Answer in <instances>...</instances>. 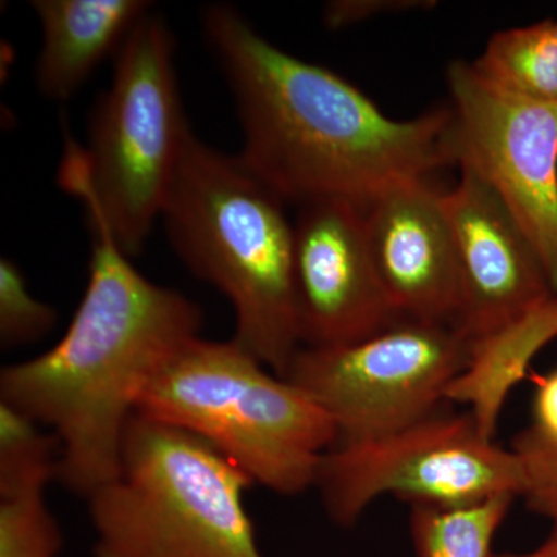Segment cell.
<instances>
[{
    "label": "cell",
    "instance_id": "cell-1",
    "mask_svg": "<svg viewBox=\"0 0 557 557\" xmlns=\"http://www.w3.org/2000/svg\"><path fill=\"white\" fill-rule=\"evenodd\" d=\"M201 24L236 100L239 156L287 203L366 208L395 186L454 166L449 108L391 119L338 73L263 38L234 7H207Z\"/></svg>",
    "mask_w": 557,
    "mask_h": 557
},
{
    "label": "cell",
    "instance_id": "cell-2",
    "mask_svg": "<svg viewBox=\"0 0 557 557\" xmlns=\"http://www.w3.org/2000/svg\"><path fill=\"white\" fill-rule=\"evenodd\" d=\"M89 222V282L64 336L0 372V403L51 429L57 480L86 498L115 478L143 391L203 322L197 304L143 276L100 220Z\"/></svg>",
    "mask_w": 557,
    "mask_h": 557
},
{
    "label": "cell",
    "instance_id": "cell-3",
    "mask_svg": "<svg viewBox=\"0 0 557 557\" xmlns=\"http://www.w3.org/2000/svg\"><path fill=\"white\" fill-rule=\"evenodd\" d=\"M285 205L240 156L193 135L161 212L178 258L233 306V339L282 379L300 348Z\"/></svg>",
    "mask_w": 557,
    "mask_h": 557
},
{
    "label": "cell",
    "instance_id": "cell-4",
    "mask_svg": "<svg viewBox=\"0 0 557 557\" xmlns=\"http://www.w3.org/2000/svg\"><path fill=\"white\" fill-rule=\"evenodd\" d=\"M234 461L186 429L132 416L115 478L89 500L94 557H265Z\"/></svg>",
    "mask_w": 557,
    "mask_h": 557
},
{
    "label": "cell",
    "instance_id": "cell-5",
    "mask_svg": "<svg viewBox=\"0 0 557 557\" xmlns=\"http://www.w3.org/2000/svg\"><path fill=\"white\" fill-rule=\"evenodd\" d=\"M137 412L186 429L281 496L314 486L338 442L325 410L239 343L186 341L157 370Z\"/></svg>",
    "mask_w": 557,
    "mask_h": 557
},
{
    "label": "cell",
    "instance_id": "cell-6",
    "mask_svg": "<svg viewBox=\"0 0 557 557\" xmlns=\"http://www.w3.org/2000/svg\"><path fill=\"white\" fill-rule=\"evenodd\" d=\"M175 39L152 11L113 58L86 148L67 143L60 182L129 258L145 247L193 137L175 72Z\"/></svg>",
    "mask_w": 557,
    "mask_h": 557
},
{
    "label": "cell",
    "instance_id": "cell-7",
    "mask_svg": "<svg viewBox=\"0 0 557 557\" xmlns=\"http://www.w3.org/2000/svg\"><path fill=\"white\" fill-rule=\"evenodd\" d=\"M527 474L512 449L485 438L471 413H434L383 437L336 443L317 482L330 520L348 528L379 497L458 508L522 497Z\"/></svg>",
    "mask_w": 557,
    "mask_h": 557
},
{
    "label": "cell",
    "instance_id": "cell-8",
    "mask_svg": "<svg viewBox=\"0 0 557 557\" xmlns=\"http://www.w3.org/2000/svg\"><path fill=\"white\" fill-rule=\"evenodd\" d=\"M471 351L456 325L398 319L357 343L300 347L284 379L332 418L336 443L362 442L437 413Z\"/></svg>",
    "mask_w": 557,
    "mask_h": 557
},
{
    "label": "cell",
    "instance_id": "cell-9",
    "mask_svg": "<svg viewBox=\"0 0 557 557\" xmlns=\"http://www.w3.org/2000/svg\"><path fill=\"white\" fill-rule=\"evenodd\" d=\"M446 84L454 166L504 201L557 295V104L500 89L463 60L450 62Z\"/></svg>",
    "mask_w": 557,
    "mask_h": 557
},
{
    "label": "cell",
    "instance_id": "cell-10",
    "mask_svg": "<svg viewBox=\"0 0 557 557\" xmlns=\"http://www.w3.org/2000/svg\"><path fill=\"white\" fill-rule=\"evenodd\" d=\"M293 273L300 347H336L398 321L366 239L364 208L344 200L300 205Z\"/></svg>",
    "mask_w": 557,
    "mask_h": 557
},
{
    "label": "cell",
    "instance_id": "cell-11",
    "mask_svg": "<svg viewBox=\"0 0 557 557\" xmlns=\"http://www.w3.org/2000/svg\"><path fill=\"white\" fill-rule=\"evenodd\" d=\"M461 309L456 327L472 344L556 298L536 248L490 186L467 170L445 193Z\"/></svg>",
    "mask_w": 557,
    "mask_h": 557
},
{
    "label": "cell",
    "instance_id": "cell-12",
    "mask_svg": "<svg viewBox=\"0 0 557 557\" xmlns=\"http://www.w3.org/2000/svg\"><path fill=\"white\" fill-rule=\"evenodd\" d=\"M364 228L398 318L457 325L460 270L445 193L429 180L395 186L364 208Z\"/></svg>",
    "mask_w": 557,
    "mask_h": 557
},
{
    "label": "cell",
    "instance_id": "cell-13",
    "mask_svg": "<svg viewBox=\"0 0 557 557\" xmlns=\"http://www.w3.org/2000/svg\"><path fill=\"white\" fill-rule=\"evenodd\" d=\"M60 442L0 403V557H60L62 534L47 504Z\"/></svg>",
    "mask_w": 557,
    "mask_h": 557
},
{
    "label": "cell",
    "instance_id": "cell-14",
    "mask_svg": "<svg viewBox=\"0 0 557 557\" xmlns=\"http://www.w3.org/2000/svg\"><path fill=\"white\" fill-rule=\"evenodd\" d=\"M42 32L36 83L67 101L109 57L115 58L152 7L145 0H35Z\"/></svg>",
    "mask_w": 557,
    "mask_h": 557
},
{
    "label": "cell",
    "instance_id": "cell-15",
    "mask_svg": "<svg viewBox=\"0 0 557 557\" xmlns=\"http://www.w3.org/2000/svg\"><path fill=\"white\" fill-rule=\"evenodd\" d=\"M555 339L557 296L472 344L468 366L450 384L446 401L468 406L480 434L494 440L508 395L527 379L533 359Z\"/></svg>",
    "mask_w": 557,
    "mask_h": 557
},
{
    "label": "cell",
    "instance_id": "cell-16",
    "mask_svg": "<svg viewBox=\"0 0 557 557\" xmlns=\"http://www.w3.org/2000/svg\"><path fill=\"white\" fill-rule=\"evenodd\" d=\"M472 65L500 89L557 104V21L494 33Z\"/></svg>",
    "mask_w": 557,
    "mask_h": 557
},
{
    "label": "cell",
    "instance_id": "cell-17",
    "mask_svg": "<svg viewBox=\"0 0 557 557\" xmlns=\"http://www.w3.org/2000/svg\"><path fill=\"white\" fill-rule=\"evenodd\" d=\"M516 497L469 507L410 504V537L417 557H491L498 528Z\"/></svg>",
    "mask_w": 557,
    "mask_h": 557
},
{
    "label": "cell",
    "instance_id": "cell-18",
    "mask_svg": "<svg viewBox=\"0 0 557 557\" xmlns=\"http://www.w3.org/2000/svg\"><path fill=\"white\" fill-rule=\"evenodd\" d=\"M58 313L36 299L27 287L21 267L9 258L0 260V343L3 348L28 346L49 335Z\"/></svg>",
    "mask_w": 557,
    "mask_h": 557
},
{
    "label": "cell",
    "instance_id": "cell-19",
    "mask_svg": "<svg viewBox=\"0 0 557 557\" xmlns=\"http://www.w3.org/2000/svg\"><path fill=\"white\" fill-rule=\"evenodd\" d=\"M525 468L522 497L534 515L557 522V454L512 446Z\"/></svg>",
    "mask_w": 557,
    "mask_h": 557
},
{
    "label": "cell",
    "instance_id": "cell-20",
    "mask_svg": "<svg viewBox=\"0 0 557 557\" xmlns=\"http://www.w3.org/2000/svg\"><path fill=\"white\" fill-rule=\"evenodd\" d=\"M533 421L523 429L512 446L557 454V369L534 376Z\"/></svg>",
    "mask_w": 557,
    "mask_h": 557
},
{
    "label": "cell",
    "instance_id": "cell-21",
    "mask_svg": "<svg viewBox=\"0 0 557 557\" xmlns=\"http://www.w3.org/2000/svg\"><path fill=\"white\" fill-rule=\"evenodd\" d=\"M437 5L432 0H335L324 9V22L332 30L351 27L391 14L431 10Z\"/></svg>",
    "mask_w": 557,
    "mask_h": 557
},
{
    "label": "cell",
    "instance_id": "cell-22",
    "mask_svg": "<svg viewBox=\"0 0 557 557\" xmlns=\"http://www.w3.org/2000/svg\"><path fill=\"white\" fill-rule=\"evenodd\" d=\"M491 557H557V522H553L552 533L545 539L544 544L539 545L536 549L530 553H504V555H497L493 553Z\"/></svg>",
    "mask_w": 557,
    "mask_h": 557
}]
</instances>
